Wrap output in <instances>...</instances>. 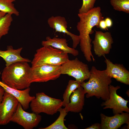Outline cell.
I'll return each mask as SVG.
<instances>
[{"label": "cell", "mask_w": 129, "mask_h": 129, "mask_svg": "<svg viewBox=\"0 0 129 129\" xmlns=\"http://www.w3.org/2000/svg\"><path fill=\"white\" fill-rule=\"evenodd\" d=\"M106 68L105 70L110 77L124 84L129 85V71L122 64H113L108 59L104 56Z\"/></svg>", "instance_id": "7c38bea8"}, {"label": "cell", "mask_w": 129, "mask_h": 129, "mask_svg": "<svg viewBox=\"0 0 129 129\" xmlns=\"http://www.w3.org/2000/svg\"><path fill=\"white\" fill-rule=\"evenodd\" d=\"M69 59L68 54L49 46L38 49L31 61L32 67L42 65H61Z\"/></svg>", "instance_id": "277c9868"}, {"label": "cell", "mask_w": 129, "mask_h": 129, "mask_svg": "<svg viewBox=\"0 0 129 129\" xmlns=\"http://www.w3.org/2000/svg\"><path fill=\"white\" fill-rule=\"evenodd\" d=\"M113 42L110 32L96 31L94 39L92 42L95 54L99 57L109 54Z\"/></svg>", "instance_id": "8fae6325"}, {"label": "cell", "mask_w": 129, "mask_h": 129, "mask_svg": "<svg viewBox=\"0 0 129 129\" xmlns=\"http://www.w3.org/2000/svg\"><path fill=\"white\" fill-rule=\"evenodd\" d=\"M86 129H101V124L96 123L92 124L91 126L85 128Z\"/></svg>", "instance_id": "484cf974"}, {"label": "cell", "mask_w": 129, "mask_h": 129, "mask_svg": "<svg viewBox=\"0 0 129 129\" xmlns=\"http://www.w3.org/2000/svg\"><path fill=\"white\" fill-rule=\"evenodd\" d=\"M81 83L73 80H69L63 96V106L65 107L70 102V98L73 92L81 86Z\"/></svg>", "instance_id": "d6986e66"}, {"label": "cell", "mask_w": 129, "mask_h": 129, "mask_svg": "<svg viewBox=\"0 0 129 129\" xmlns=\"http://www.w3.org/2000/svg\"><path fill=\"white\" fill-rule=\"evenodd\" d=\"M19 102L14 96L5 91L0 103V125L7 124L11 121Z\"/></svg>", "instance_id": "30bf717a"}, {"label": "cell", "mask_w": 129, "mask_h": 129, "mask_svg": "<svg viewBox=\"0 0 129 129\" xmlns=\"http://www.w3.org/2000/svg\"><path fill=\"white\" fill-rule=\"evenodd\" d=\"M88 81L81 83L86 97L89 98L93 96L105 101L109 97V86L112 82L111 78L106 73L105 70H100L92 66L90 70Z\"/></svg>", "instance_id": "7a4b0ae2"}, {"label": "cell", "mask_w": 129, "mask_h": 129, "mask_svg": "<svg viewBox=\"0 0 129 129\" xmlns=\"http://www.w3.org/2000/svg\"><path fill=\"white\" fill-rule=\"evenodd\" d=\"M6 14V13L5 12L0 11V18L4 16Z\"/></svg>", "instance_id": "f1b7e54d"}, {"label": "cell", "mask_w": 129, "mask_h": 129, "mask_svg": "<svg viewBox=\"0 0 129 129\" xmlns=\"http://www.w3.org/2000/svg\"><path fill=\"white\" fill-rule=\"evenodd\" d=\"M0 86L5 91L14 96L22 105L24 110L28 109L30 103L35 97L31 96L29 94L30 89L28 87L24 90H19L11 87L0 81Z\"/></svg>", "instance_id": "9a60e30c"}, {"label": "cell", "mask_w": 129, "mask_h": 129, "mask_svg": "<svg viewBox=\"0 0 129 129\" xmlns=\"http://www.w3.org/2000/svg\"><path fill=\"white\" fill-rule=\"evenodd\" d=\"M78 16L80 19L76 26L79 31L80 39V45L87 61L90 62L95 60L91 51V39L90 34L92 33V29L96 26L99 28V23L103 17L99 6L94 7L86 12L79 13Z\"/></svg>", "instance_id": "6da1fadb"}, {"label": "cell", "mask_w": 129, "mask_h": 129, "mask_svg": "<svg viewBox=\"0 0 129 129\" xmlns=\"http://www.w3.org/2000/svg\"><path fill=\"white\" fill-rule=\"evenodd\" d=\"M97 0H82L83 3L79 9V13H86L94 7V5Z\"/></svg>", "instance_id": "cb8c5ba5"}, {"label": "cell", "mask_w": 129, "mask_h": 129, "mask_svg": "<svg viewBox=\"0 0 129 129\" xmlns=\"http://www.w3.org/2000/svg\"><path fill=\"white\" fill-rule=\"evenodd\" d=\"M120 88V86L115 87L110 85L109 86V97L105 102L102 103L101 106H104L103 109H112L115 115L120 113L123 112L129 113V108L127 105L129 101L126 100L117 94V91Z\"/></svg>", "instance_id": "9c48e42d"}, {"label": "cell", "mask_w": 129, "mask_h": 129, "mask_svg": "<svg viewBox=\"0 0 129 129\" xmlns=\"http://www.w3.org/2000/svg\"><path fill=\"white\" fill-rule=\"evenodd\" d=\"M47 22L50 27L55 30L56 32H62L69 36L73 41V48H76L80 43L79 36L67 30V23L64 17L52 16L48 19Z\"/></svg>", "instance_id": "4fadbf2b"}, {"label": "cell", "mask_w": 129, "mask_h": 129, "mask_svg": "<svg viewBox=\"0 0 129 129\" xmlns=\"http://www.w3.org/2000/svg\"><path fill=\"white\" fill-rule=\"evenodd\" d=\"M30 106L33 112L53 115L63 106V102L60 99L52 98L41 92L36 94V97L31 101Z\"/></svg>", "instance_id": "5b68a950"}, {"label": "cell", "mask_w": 129, "mask_h": 129, "mask_svg": "<svg viewBox=\"0 0 129 129\" xmlns=\"http://www.w3.org/2000/svg\"><path fill=\"white\" fill-rule=\"evenodd\" d=\"M22 49L21 47L14 49L12 46H8L7 50L5 51L0 50V57L5 61L6 66L18 62H31L29 59L22 57L20 54Z\"/></svg>", "instance_id": "ac0fdd59"}, {"label": "cell", "mask_w": 129, "mask_h": 129, "mask_svg": "<svg viewBox=\"0 0 129 129\" xmlns=\"http://www.w3.org/2000/svg\"><path fill=\"white\" fill-rule=\"evenodd\" d=\"M66 39L65 38L54 37L53 38L47 37L46 40L42 42L43 46H49L60 50L65 53L71 54L74 56L78 55L79 52L73 48L69 47Z\"/></svg>", "instance_id": "e0dca14e"}, {"label": "cell", "mask_w": 129, "mask_h": 129, "mask_svg": "<svg viewBox=\"0 0 129 129\" xmlns=\"http://www.w3.org/2000/svg\"><path fill=\"white\" fill-rule=\"evenodd\" d=\"M60 73L74 77L81 83L89 79L90 74L88 65L77 58L72 60L69 59L61 65Z\"/></svg>", "instance_id": "8992f818"}, {"label": "cell", "mask_w": 129, "mask_h": 129, "mask_svg": "<svg viewBox=\"0 0 129 129\" xmlns=\"http://www.w3.org/2000/svg\"><path fill=\"white\" fill-rule=\"evenodd\" d=\"M106 26L107 28L111 27L113 25V22L111 19L109 17L106 18L104 20Z\"/></svg>", "instance_id": "4316f807"}, {"label": "cell", "mask_w": 129, "mask_h": 129, "mask_svg": "<svg viewBox=\"0 0 129 129\" xmlns=\"http://www.w3.org/2000/svg\"><path fill=\"white\" fill-rule=\"evenodd\" d=\"M41 120L42 116L39 114L25 111L19 102L11 121L20 125L25 129H32L38 126Z\"/></svg>", "instance_id": "ba28073f"}, {"label": "cell", "mask_w": 129, "mask_h": 129, "mask_svg": "<svg viewBox=\"0 0 129 129\" xmlns=\"http://www.w3.org/2000/svg\"><path fill=\"white\" fill-rule=\"evenodd\" d=\"M61 65H42L31 67L29 81L32 83L42 82L55 80L61 75Z\"/></svg>", "instance_id": "52a82bcc"}, {"label": "cell", "mask_w": 129, "mask_h": 129, "mask_svg": "<svg viewBox=\"0 0 129 129\" xmlns=\"http://www.w3.org/2000/svg\"><path fill=\"white\" fill-rule=\"evenodd\" d=\"M85 94L83 88L81 86L75 90L70 97L69 103L65 107L66 112L67 113L81 112L84 105Z\"/></svg>", "instance_id": "2e32d148"}, {"label": "cell", "mask_w": 129, "mask_h": 129, "mask_svg": "<svg viewBox=\"0 0 129 129\" xmlns=\"http://www.w3.org/2000/svg\"><path fill=\"white\" fill-rule=\"evenodd\" d=\"M129 113H118L109 117L102 113L100 114L101 129H117L124 124L129 126Z\"/></svg>", "instance_id": "5bb4252c"}, {"label": "cell", "mask_w": 129, "mask_h": 129, "mask_svg": "<svg viewBox=\"0 0 129 129\" xmlns=\"http://www.w3.org/2000/svg\"><path fill=\"white\" fill-rule=\"evenodd\" d=\"M5 91L4 89L0 86V103L2 101Z\"/></svg>", "instance_id": "83f0119b"}, {"label": "cell", "mask_w": 129, "mask_h": 129, "mask_svg": "<svg viewBox=\"0 0 129 129\" xmlns=\"http://www.w3.org/2000/svg\"><path fill=\"white\" fill-rule=\"evenodd\" d=\"M99 26V28H100L101 29L105 30L108 29V28L106 26L104 20L102 19L100 21Z\"/></svg>", "instance_id": "d4e9b609"}, {"label": "cell", "mask_w": 129, "mask_h": 129, "mask_svg": "<svg viewBox=\"0 0 129 129\" xmlns=\"http://www.w3.org/2000/svg\"><path fill=\"white\" fill-rule=\"evenodd\" d=\"M15 1V0H0V11L19 16V12L15 7L13 3Z\"/></svg>", "instance_id": "7402d4cb"}, {"label": "cell", "mask_w": 129, "mask_h": 129, "mask_svg": "<svg viewBox=\"0 0 129 129\" xmlns=\"http://www.w3.org/2000/svg\"><path fill=\"white\" fill-rule=\"evenodd\" d=\"M58 111L60 112V115L57 120L49 126L40 129H67L64 123V118L67 114L65 108H60Z\"/></svg>", "instance_id": "ffe728a7"}, {"label": "cell", "mask_w": 129, "mask_h": 129, "mask_svg": "<svg viewBox=\"0 0 129 129\" xmlns=\"http://www.w3.org/2000/svg\"><path fill=\"white\" fill-rule=\"evenodd\" d=\"M28 62H18L6 66L1 74L2 81L9 86L22 90L29 87V77L31 67Z\"/></svg>", "instance_id": "3957f363"}, {"label": "cell", "mask_w": 129, "mask_h": 129, "mask_svg": "<svg viewBox=\"0 0 129 129\" xmlns=\"http://www.w3.org/2000/svg\"><path fill=\"white\" fill-rule=\"evenodd\" d=\"M12 15L6 14L4 16L0 18V40L3 36L8 33L13 21Z\"/></svg>", "instance_id": "44dd1931"}, {"label": "cell", "mask_w": 129, "mask_h": 129, "mask_svg": "<svg viewBox=\"0 0 129 129\" xmlns=\"http://www.w3.org/2000/svg\"><path fill=\"white\" fill-rule=\"evenodd\" d=\"M110 2L114 10L129 13V0H110Z\"/></svg>", "instance_id": "603a6c76"}]
</instances>
